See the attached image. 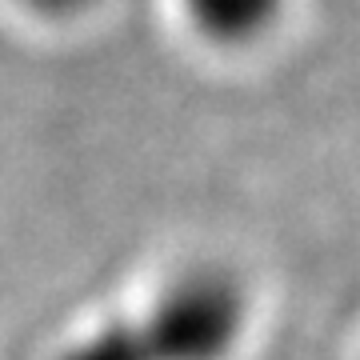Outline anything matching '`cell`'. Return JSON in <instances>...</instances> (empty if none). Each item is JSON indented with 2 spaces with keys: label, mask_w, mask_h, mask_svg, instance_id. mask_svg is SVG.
Segmentation results:
<instances>
[{
  "label": "cell",
  "mask_w": 360,
  "mask_h": 360,
  "mask_svg": "<svg viewBox=\"0 0 360 360\" xmlns=\"http://www.w3.org/2000/svg\"><path fill=\"white\" fill-rule=\"evenodd\" d=\"M248 328V284L205 260L168 272L132 304L77 333L52 360H232Z\"/></svg>",
  "instance_id": "1"
},
{
  "label": "cell",
  "mask_w": 360,
  "mask_h": 360,
  "mask_svg": "<svg viewBox=\"0 0 360 360\" xmlns=\"http://www.w3.org/2000/svg\"><path fill=\"white\" fill-rule=\"evenodd\" d=\"M196 40L220 52L252 49L284 16V0H176Z\"/></svg>",
  "instance_id": "2"
},
{
  "label": "cell",
  "mask_w": 360,
  "mask_h": 360,
  "mask_svg": "<svg viewBox=\"0 0 360 360\" xmlns=\"http://www.w3.org/2000/svg\"><path fill=\"white\" fill-rule=\"evenodd\" d=\"M0 4H13L16 13L44 20V25H68L96 8V0H0Z\"/></svg>",
  "instance_id": "3"
}]
</instances>
